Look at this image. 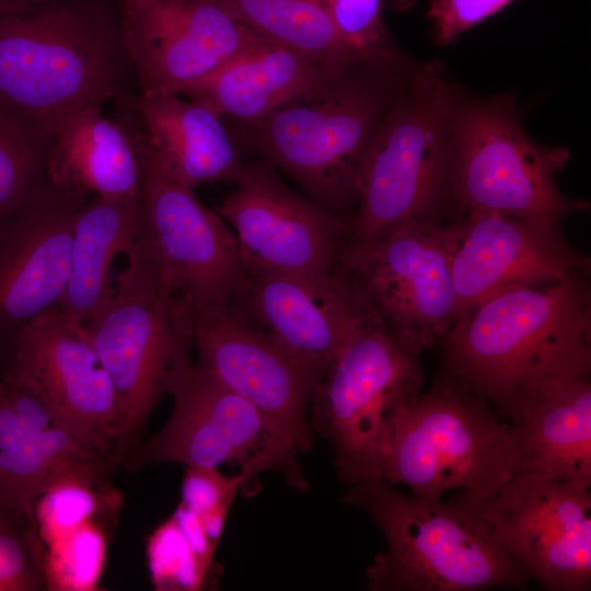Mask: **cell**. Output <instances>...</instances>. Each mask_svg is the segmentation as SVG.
Listing matches in <instances>:
<instances>
[{
	"label": "cell",
	"instance_id": "1",
	"mask_svg": "<svg viewBox=\"0 0 591 591\" xmlns=\"http://www.w3.org/2000/svg\"><path fill=\"white\" fill-rule=\"evenodd\" d=\"M589 274L499 291L456 317L439 340L443 372L503 417L530 383L591 374Z\"/></svg>",
	"mask_w": 591,
	"mask_h": 591
},
{
	"label": "cell",
	"instance_id": "2",
	"mask_svg": "<svg viewBox=\"0 0 591 591\" xmlns=\"http://www.w3.org/2000/svg\"><path fill=\"white\" fill-rule=\"evenodd\" d=\"M123 57L118 0H34L0 14V102L47 131L73 108L121 99Z\"/></svg>",
	"mask_w": 591,
	"mask_h": 591
},
{
	"label": "cell",
	"instance_id": "3",
	"mask_svg": "<svg viewBox=\"0 0 591 591\" xmlns=\"http://www.w3.org/2000/svg\"><path fill=\"white\" fill-rule=\"evenodd\" d=\"M456 101L433 65L417 69L398 90L362 160L343 270L407 221L454 216L450 172Z\"/></svg>",
	"mask_w": 591,
	"mask_h": 591
},
{
	"label": "cell",
	"instance_id": "4",
	"mask_svg": "<svg viewBox=\"0 0 591 591\" xmlns=\"http://www.w3.org/2000/svg\"><path fill=\"white\" fill-rule=\"evenodd\" d=\"M399 74L352 65L255 123H234L231 135L241 151L282 171L310 199L343 217L355 207L362 160L398 92Z\"/></svg>",
	"mask_w": 591,
	"mask_h": 591
},
{
	"label": "cell",
	"instance_id": "5",
	"mask_svg": "<svg viewBox=\"0 0 591 591\" xmlns=\"http://www.w3.org/2000/svg\"><path fill=\"white\" fill-rule=\"evenodd\" d=\"M340 501L364 510L386 538L366 569L372 591L523 588L530 578L476 505L455 494L427 500L378 478L350 485Z\"/></svg>",
	"mask_w": 591,
	"mask_h": 591
},
{
	"label": "cell",
	"instance_id": "6",
	"mask_svg": "<svg viewBox=\"0 0 591 591\" xmlns=\"http://www.w3.org/2000/svg\"><path fill=\"white\" fill-rule=\"evenodd\" d=\"M107 302L84 325L116 397L115 456L128 468L149 416L193 364V306L161 278L144 236L126 254Z\"/></svg>",
	"mask_w": 591,
	"mask_h": 591
},
{
	"label": "cell",
	"instance_id": "7",
	"mask_svg": "<svg viewBox=\"0 0 591 591\" xmlns=\"http://www.w3.org/2000/svg\"><path fill=\"white\" fill-rule=\"evenodd\" d=\"M512 477L505 420L490 404L442 372L399 412L382 478L410 495L441 500L451 490L479 503Z\"/></svg>",
	"mask_w": 591,
	"mask_h": 591
},
{
	"label": "cell",
	"instance_id": "8",
	"mask_svg": "<svg viewBox=\"0 0 591 591\" xmlns=\"http://www.w3.org/2000/svg\"><path fill=\"white\" fill-rule=\"evenodd\" d=\"M420 357L367 317L315 384L309 422L329 442L341 482L382 478L396 418L422 392Z\"/></svg>",
	"mask_w": 591,
	"mask_h": 591
},
{
	"label": "cell",
	"instance_id": "9",
	"mask_svg": "<svg viewBox=\"0 0 591 591\" xmlns=\"http://www.w3.org/2000/svg\"><path fill=\"white\" fill-rule=\"evenodd\" d=\"M567 149L529 137L508 95L456 101L452 120L450 194L455 217L468 211L560 222L588 209L565 196L556 174Z\"/></svg>",
	"mask_w": 591,
	"mask_h": 591
},
{
	"label": "cell",
	"instance_id": "10",
	"mask_svg": "<svg viewBox=\"0 0 591 591\" xmlns=\"http://www.w3.org/2000/svg\"><path fill=\"white\" fill-rule=\"evenodd\" d=\"M171 395L174 405L167 422L140 443L129 470L165 462L204 467L231 464L250 479L274 471L296 490L308 489L296 447L201 363L188 368Z\"/></svg>",
	"mask_w": 591,
	"mask_h": 591
},
{
	"label": "cell",
	"instance_id": "11",
	"mask_svg": "<svg viewBox=\"0 0 591 591\" xmlns=\"http://www.w3.org/2000/svg\"><path fill=\"white\" fill-rule=\"evenodd\" d=\"M343 271L367 317L417 355L456 318L451 221H407Z\"/></svg>",
	"mask_w": 591,
	"mask_h": 591
},
{
	"label": "cell",
	"instance_id": "12",
	"mask_svg": "<svg viewBox=\"0 0 591 591\" xmlns=\"http://www.w3.org/2000/svg\"><path fill=\"white\" fill-rule=\"evenodd\" d=\"M123 124L141 166L144 242L161 278L192 306L231 304L247 281L234 234L165 171L135 121Z\"/></svg>",
	"mask_w": 591,
	"mask_h": 591
},
{
	"label": "cell",
	"instance_id": "13",
	"mask_svg": "<svg viewBox=\"0 0 591 591\" xmlns=\"http://www.w3.org/2000/svg\"><path fill=\"white\" fill-rule=\"evenodd\" d=\"M0 373L36 391L55 426L115 456L119 414L112 382L83 325L57 305L21 326L0 351Z\"/></svg>",
	"mask_w": 591,
	"mask_h": 591
},
{
	"label": "cell",
	"instance_id": "14",
	"mask_svg": "<svg viewBox=\"0 0 591 591\" xmlns=\"http://www.w3.org/2000/svg\"><path fill=\"white\" fill-rule=\"evenodd\" d=\"M217 208L247 275L343 270L347 220L288 188L268 162L244 161Z\"/></svg>",
	"mask_w": 591,
	"mask_h": 591
},
{
	"label": "cell",
	"instance_id": "15",
	"mask_svg": "<svg viewBox=\"0 0 591 591\" xmlns=\"http://www.w3.org/2000/svg\"><path fill=\"white\" fill-rule=\"evenodd\" d=\"M476 507L512 558L544 590H590V488L515 475Z\"/></svg>",
	"mask_w": 591,
	"mask_h": 591
},
{
	"label": "cell",
	"instance_id": "16",
	"mask_svg": "<svg viewBox=\"0 0 591 591\" xmlns=\"http://www.w3.org/2000/svg\"><path fill=\"white\" fill-rule=\"evenodd\" d=\"M121 34L141 93H179L265 42L217 0H118Z\"/></svg>",
	"mask_w": 591,
	"mask_h": 591
},
{
	"label": "cell",
	"instance_id": "17",
	"mask_svg": "<svg viewBox=\"0 0 591 591\" xmlns=\"http://www.w3.org/2000/svg\"><path fill=\"white\" fill-rule=\"evenodd\" d=\"M194 348L220 383L255 408L299 452L313 447L309 403L317 380L227 304L193 306Z\"/></svg>",
	"mask_w": 591,
	"mask_h": 591
},
{
	"label": "cell",
	"instance_id": "18",
	"mask_svg": "<svg viewBox=\"0 0 591 591\" xmlns=\"http://www.w3.org/2000/svg\"><path fill=\"white\" fill-rule=\"evenodd\" d=\"M451 225L456 317L499 291L590 273L560 222L468 211Z\"/></svg>",
	"mask_w": 591,
	"mask_h": 591
},
{
	"label": "cell",
	"instance_id": "19",
	"mask_svg": "<svg viewBox=\"0 0 591 591\" xmlns=\"http://www.w3.org/2000/svg\"><path fill=\"white\" fill-rule=\"evenodd\" d=\"M229 306L317 381L367 321L343 270L247 275Z\"/></svg>",
	"mask_w": 591,
	"mask_h": 591
},
{
	"label": "cell",
	"instance_id": "20",
	"mask_svg": "<svg viewBox=\"0 0 591 591\" xmlns=\"http://www.w3.org/2000/svg\"><path fill=\"white\" fill-rule=\"evenodd\" d=\"M83 201L47 181L0 215V351L21 326L58 304L68 280L73 220Z\"/></svg>",
	"mask_w": 591,
	"mask_h": 591
},
{
	"label": "cell",
	"instance_id": "21",
	"mask_svg": "<svg viewBox=\"0 0 591 591\" xmlns=\"http://www.w3.org/2000/svg\"><path fill=\"white\" fill-rule=\"evenodd\" d=\"M503 418L512 476H542L591 488L590 374L530 383Z\"/></svg>",
	"mask_w": 591,
	"mask_h": 591
},
{
	"label": "cell",
	"instance_id": "22",
	"mask_svg": "<svg viewBox=\"0 0 591 591\" xmlns=\"http://www.w3.org/2000/svg\"><path fill=\"white\" fill-rule=\"evenodd\" d=\"M101 105L73 108L48 127L46 178L77 197H136L142 172L123 123L103 115Z\"/></svg>",
	"mask_w": 591,
	"mask_h": 591
},
{
	"label": "cell",
	"instance_id": "23",
	"mask_svg": "<svg viewBox=\"0 0 591 591\" xmlns=\"http://www.w3.org/2000/svg\"><path fill=\"white\" fill-rule=\"evenodd\" d=\"M134 104L146 144L171 176L193 189L233 182L244 161L221 116L171 92L141 93Z\"/></svg>",
	"mask_w": 591,
	"mask_h": 591
},
{
	"label": "cell",
	"instance_id": "24",
	"mask_svg": "<svg viewBox=\"0 0 591 591\" xmlns=\"http://www.w3.org/2000/svg\"><path fill=\"white\" fill-rule=\"evenodd\" d=\"M344 70L331 69L287 47L262 42L178 94L235 124H251Z\"/></svg>",
	"mask_w": 591,
	"mask_h": 591
},
{
	"label": "cell",
	"instance_id": "25",
	"mask_svg": "<svg viewBox=\"0 0 591 591\" xmlns=\"http://www.w3.org/2000/svg\"><path fill=\"white\" fill-rule=\"evenodd\" d=\"M144 228L142 194L83 201L74 216L68 280L57 304L66 316L84 325L107 302L113 260L136 245Z\"/></svg>",
	"mask_w": 591,
	"mask_h": 591
},
{
	"label": "cell",
	"instance_id": "26",
	"mask_svg": "<svg viewBox=\"0 0 591 591\" xmlns=\"http://www.w3.org/2000/svg\"><path fill=\"white\" fill-rule=\"evenodd\" d=\"M120 467L114 455L83 444L57 426L39 432L26 430L14 445L0 452V503L32 514L34 499L56 478Z\"/></svg>",
	"mask_w": 591,
	"mask_h": 591
},
{
	"label": "cell",
	"instance_id": "27",
	"mask_svg": "<svg viewBox=\"0 0 591 591\" xmlns=\"http://www.w3.org/2000/svg\"><path fill=\"white\" fill-rule=\"evenodd\" d=\"M260 39L331 69L357 65L320 0H217Z\"/></svg>",
	"mask_w": 591,
	"mask_h": 591
},
{
	"label": "cell",
	"instance_id": "28",
	"mask_svg": "<svg viewBox=\"0 0 591 591\" xmlns=\"http://www.w3.org/2000/svg\"><path fill=\"white\" fill-rule=\"evenodd\" d=\"M115 472L97 468L62 475L34 499L32 514L44 547L86 523L109 530L117 524L121 494L111 483Z\"/></svg>",
	"mask_w": 591,
	"mask_h": 591
},
{
	"label": "cell",
	"instance_id": "29",
	"mask_svg": "<svg viewBox=\"0 0 591 591\" xmlns=\"http://www.w3.org/2000/svg\"><path fill=\"white\" fill-rule=\"evenodd\" d=\"M48 147L49 135L40 124L0 102V215L16 208L42 184Z\"/></svg>",
	"mask_w": 591,
	"mask_h": 591
},
{
	"label": "cell",
	"instance_id": "30",
	"mask_svg": "<svg viewBox=\"0 0 591 591\" xmlns=\"http://www.w3.org/2000/svg\"><path fill=\"white\" fill-rule=\"evenodd\" d=\"M320 1L357 65L403 73V58L383 22L382 0Z\"/></svg>",
	"mask_w": 591,
	"mask_h": 591
},
{
	"label": "cell",
	"instance_id": "31",
	"mask_svg": "<svg viewBox=\"0 0 591 591\" xmlns=\"http://www.w3.org/2000/svg\"><path fill=\"white\" fill-rule=\"evenodd\" d=\"M109 529L91 522L45 546L43 566L46 589L95 590L105 563Z\"/></svg>",
	"mask_w": 591,
	"mask_h": 591
},
{
	"label": "cell",
	"instance_id": "32",
	"mask_svg": "<svg viewBox=\"0 0 591 591\" xmlns=\"http://www.w3.org/2000/svg\"><path fill=\"white\" fill-rule=\"evenodd\" d=\"M44 549L32 514L0 503V591L46 589Z\"/></svg>",
	"mask_w": 591,
	"mask_h": 591
},
{
	"label": "cell",
	"instance_id": "33",
	"mask_svg": "<svg viewBox=\"0 0 591 591\" xmlns=\"http://www.w3.org/2000/svg\"><path fill=\"white\" fill-rule=\"evenodd\" d=\"M147 555L152 583L158 590H200L209 567L194 554L173 517L148 537Z\"/></svg>",
	"mask_w": 591,
	"mask_h": 591
},
{
	"label": "cell",
	"instance_id": "34",
	"mask_svg": "<svg viewBox=\"0 0 591 591\" xmlns=\"http://www.w3.org/2000/svg\"><path fill=\"white\" fill-rule=\"evenodd\" d=\"M248 479L242 472L225 476L218 467L187 466L181 502L202 515L221 503H232L239 488Z\"/></svg>",
	"mask_w": 591,
	"mask_h": 591
},
{
	"label": "cell",
	"instance_id": "35",
	"mask_svg": "<svg viewBox=\"0 0 591 591\" xmlns=\"http://www.w3.org/2000/svg\"><path fill=\"white\" fill-rule=\"evenodd\" d=\"M513 0H431L428 16L440 45L453 43L460 34L494 15Z\"/></svg>",
	"mask_w": 591,
	"mask_h": 591
},
{
	"label": "cell",
	"instance_id": "36",
	"mask_svg": "<svg viewBox=\"0 0 591 591\" xmlns=\"http://www.w3.org/2000/svg\"><path fill=\"white\" fill-rule=\"evenodd\" d=\"M0 382L5 396L27 431L39 432L55 426L49 407L36 391L7 374L0 373Z\"/></svg>",
	"mask_w": 591,
	"mask_h": 591
},
{
	"label": "cell",
	"instance_id": "37",
	"mask_svg": "<svg viewBox=\"0 0 591 591\" xmlns=\"http://www.w3.org/2000/svg\"><path fill=\"white\" fill-rule=\"evenodd\" d=\"M172 517L194 554L211 568L217 545L207 536L200 515L179 502Z\"/></svg>",
	"mask_w": 591,
	"mask_h": 591
},
{
	"label": "cell",
	"instance_id": "38",
	"mask_svg": "<svg viewBox=\"0 0 591 591\" xmlns=\"http://www.w3.org/2000/svg\"><path fill=\"white\" fill-rule=\"evenodd\" d=\"M26 432L0 382V452L14 445Z\"/></svg>",
	"mask_w": 591,
	"mask_h": 591
},
{
	"label": "cell",
	"instance_id": "39",
	"mask_svg": "<svg viewBox=\"0 0 591 591\" xmlns=\"http://www.w3.org/2000/svg\"><path fill=\"white\" fill-rule=\"evenodd\" d=\"M34 0H0V14L26 7Z\"/></svg>",
	"mask_w": 591,
	"mask_h": 591
}]
</instances>
